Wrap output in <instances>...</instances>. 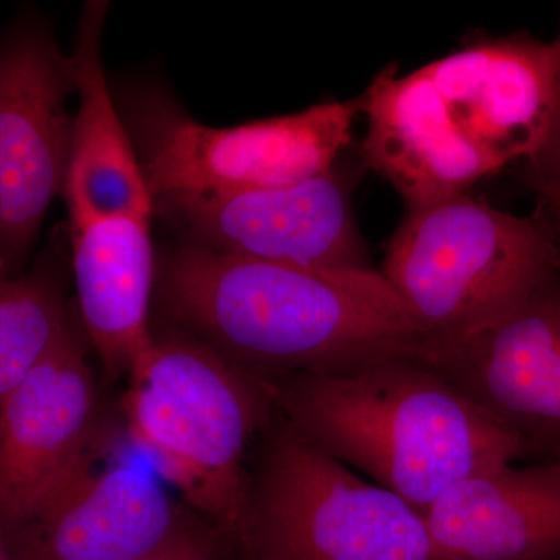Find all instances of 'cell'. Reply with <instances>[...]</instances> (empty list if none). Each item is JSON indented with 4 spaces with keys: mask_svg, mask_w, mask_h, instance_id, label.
I'll list each match as a JSON object with an SVG mask.
<instances>
[{
    "mask_svg": "<svg viewBox=\"0 0 560 560\" xmlns=\"http://www.w3.org/2000/svg\"><path fill=\"white\" fill-rule=\"evenodd\" d=\"M268 431L248 475L243 560H430L422 512L361 480L285 420Z\"/></svg>",
    "mask_w": 560,
    "mask_h": 560,
    "instance_id": "obj_6",
    "label": "cell"
},
{
    "mask_svg": "<svg viewBox=\"0 0 560 560\" xmlns=\"http://www.w3.org/2000/svg\"><path fill=\"white\" fill-rule=\"evenodd\" d=\"M128 375L131 440L187 503L237 540L248 514L245 456L271 420V386L183 330L153 331Z\"/></svg>",
    "mask_w": 560,
    "mask_h": 560,
    "instance_id": "obj_3",
    "label": "cell"
},
{
    "mask_svg": "<svg viewBox=\"0 0 560 560\" xmlns=\"http://www.w3.org/2000/svg\"><path fill=\"white\" fill-rule=\"evenodd\" d=\"M536 197L539 198V209L550 220L560 250V195L539 194Z\"/></svg>",
    "mask_w": 560,
    "mask_h": 560,
    "instance_id": "obj_18",
    "label": "cell"
},
{
    "mask_svg": "<svg viewBox=\"0 0 560 560\" xmlns=\"http://www.w3.org/2000/svg\"><path fill=\"white\" fill-rule=\"evenodd\" d=\"M72 61L38 18L0 33V259L14 276L68 173Z\"/></svg>",
    "mask_w": 560,
    "mask_h": 560,
    "instance_id": "obj_7",
    "label": "cell"
},
{
    "mask_svg": "<svg viewBox=\"0 0 560 560\" xmlns=\"http://www.w3.org/2000/svg\"><path fill=\"white\" fill-rule=\"evenodd\" d=\"M560 57V22L556 35ZM522 179L528 184L534 194L560 195V62L558 98H556L555 114H552L550 131L547 139L533 160L523 162Z\"/></svg>",
    "mask_w": 560,
    "mask_h": 560,
    "instance_id": "obj_16",
    "label": "cell"
},
{
    "mask_svg": "<svg viewBox=\"0 0 560 560\" xmlns=\"http://www.w3.org/2000/svg\"><path fill=\"white\" fill-rule=\"evenodd\" d=\"M361 168V161L342 158L302 183L160 201L153 212L171 224L179 245L313 270H371L352 200Z\"/></svg>",
    "mask_w": 560,
    "mask_h": 560,
    "instance_id": "obj_8",
    "label": "cell"
},
{
    "mask_svg": "<svg viewBox=\"0 0 560 560\" xmlns=\"http://www.w3.org/2000/svg\"><path fill=\"white\" fill-rule=\"evenodd\" d=\"M419 359L517 442L560 463V267L495 326Z\"/></svg>",
    "mask_w": 560,
    "mask_h": 560,
    "instance_id": "obj_9",
    "label": "cell"
},
{
    "mask_svg": "<svg viewBox=\"0 0 560 560\" xmlns=\"http://www.w3.org/2000/svg\"><path fill=\"white\" fill-rule=\"evenodd\" d=\"M156 290L179 330L271 385L422 345L378 270H313L178 245L158 265Z\"/></svg>",
    "mask_w": 560,
    "mask_h": 560,
    "instance_id": "obj_1",
    "label": "cell"
},
{
    "mask_svg": "<svg viewBox=\"0 0 560 560\" xmlns=\"http://www.w3.org/2000/svg\"><path fill=\"white\" fill-rule=\"evenodd\" d=\"M120 108V106H119ZM154 202L276 189L329 172L348 154L360 97L208 127L167 92L135 91L120 109Z\"/></svg>",
    "mask_w": 560,
    "mask_h": 560,
    "instance_id": "obj_5",
    "label": "cell"
},
{
    "mask_svg": "<svg viewBox=\"0 0 560 560\" xmlns=\"http://www.w3.org/2000/svg\"><path fill=\"white\" fill-rule=\"evenodd\" d=\"M97 389L83 337L57 348L0 401V517L20 529L90 464Z\"/></svg>",
    "mask_w": 560,
    "mask_h": 560,
    "instance_id": "obj_10",
    "label": "cell"
},
{
    "mask_svg": "<svg viewBox=\"0 0 560 560\" xmlns=\"http://www.w3.org/2000/svg\"><path fill=\"white\" fill-rule=\"evenodd\" d=\"M143 560H224L215 540L208 534L190 528L164 550Z\"/></svg>",
    "mask_w": 560,
    "mask_h": 560,
    "instance_id": "obj_17",
    "label": "cell"
},
{
    "mask_svg": "<svg viewBox=\"0 0 560 560\" xmlns=\"http://www.w3.org/2000/svg\"><path fill=\"white\" fill-rule=\"evenodd\" d=\"M190 528L149 471L88 464L11 534L16 560H143Z\"/></svg>",
    "mask_w": 560,
    "mask_h": 560,
    "instance_id": "obj_11",
    "label": "cell"
},
{
    "mask_svg": "<svg viewBox=\"0 0 560 560\" xmlns=\"http://www.w3.org/2000/svg\"><path fill=\"white\" fill-rule=\"evenodd\" d=\"M10 278H16V276H14L13 272L10 271V268L7 267L5 261L0 259V280Z\"/></svg>",
    "mask_w": 560,
    "mask_h": 560,
    "instance_id": "obj_20",
    "label": "cell"
},
{
    "mask_svg": "<svg viewBox=\"0 0 560 560\" xmlns=\"http://www.w3.org/2000/svg\"><path fill=\"white\" fill-rule=\"evenodd\" d=\"M109 3L88 2L70 55L75 95L65 197L69 226L119 213L154 215L153 198L119 105L110 94L102 57Z\"/></svg>",
    "mask_w": 560,
    "mask_h": 560,
    "instance_id": "obj_14",
    "label": "cell"
},
{
    "mask_svg": "<svg viewBox=\"0 0 560 560\" xmlns=\"http://www.w3.org/2000/svg\"><path fill=\"white\" fill-rule=\"evenodd\" d=\"M291 430L423 512L471 475L514 463L521 448L418 357H389L271 383Z\"/></svg>",
    "mask_w": 560,
    "mask_h": 560,
    "instance_id": "obj_2",
    "label": "cell"
},
{
    "mask_svg": "<svg viewBox=\"0 0 560 560\" xmlns=\"http://www.w3.org/2000/svg\"><path fill=\"white\" fill-rule=\"evenodd\" d=\"M151 219L119 213L69 226L80 320L109 375L130 374L153 340L158 264Z\"/></svg>",
    "mask_w": 560,
    "mask_h": 560,
    "instance_id": "obj_13",
    "label": "cell"
},
{
    "mask_svg": "<svg viewBox=\"0 0 560 560\" xmlns=\"http://www.w3.org/2000/svg\"><path fill=\"white\" fill-rule=\"evenodd\" d=\"M422 517L430 560H560V463L471 475Z\"/></svg>",
    "mask_w": 560,
    "mask_h": 560,
    "instance_id": "obj_12",
    "label": "cell"
},
{
    "mask_svg": "<svg viewBox=\"0 0 560 560\" xmlns=\"http://www.w3.org/2000/svg\"><path fill=\"white\" fill-rule=\"evenodd\" d=\"M559 267L555 231L540 209L514 215L466 191L405 209L378 272L427 349L495 326Z\"/></svg>",
    "mask_w": 560,
    "mask_h": 560,
    "instance_id": "obj_4",
    "label": "cell"
},
{
    "mask_svg": "<svg viewBox=\"0 0 560 560\" xmlns=\"http://www.w3.org/2000/svg\"><path fill=\"white\" fill-rule=\"evenodd\" d=\"M70 324L49 268L0 280V401L47 359Z\"/></svg>",
    "mask_w": 560,
    "mask_h": 560,
    "instance_id": "obj_15",
    "label": "cell"
},
{
    "mask_svg": "<svg viewBox=\"0 0 560 560\" xmlns=\"http://www.w3.org/2000/svg\"><path fill=\"white\" fill-rule=\"evenodd\" d=\"M0 560H16L14 555L13 534L10 526L0 517Z\"/></svg>",
    "mask_w": 560,
    "mask_h": 560,
    "instance_id": "obj_19",
    "label": "cell"
}]
</instances>
